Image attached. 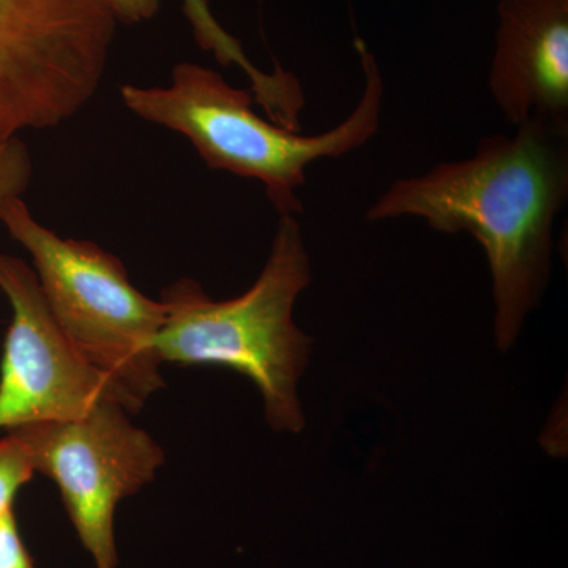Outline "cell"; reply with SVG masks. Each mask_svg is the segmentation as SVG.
<instances>
[{"label":"cell","mask_w":568,"mask_h":568,"mask_svg":"<svg viewBox=\"0 0 568 568\" xmlns=\"http://www.w3.org/2000/svg\"><path fill=\"white\" fill-rule=\"evenodd\" d=\"M103 0H0V142L80 114L118 32Z\"/></svg>","instance_id":"obj_5"},{"label":"cell","mask_w":568,"mask_h":568,"mask_svg":"<svg viewBox=\"0 0 568 568\" xmlns=\"http://www.w3.org/2000/svg\"><path fill=\"white\" fill-rule=\"evenodd\" d=\"M0 291L11 306L0 364V429L81 416L104 402L121 403L130 413L141 409L71 345L36 272L20 257L0 254Z\"/></svg>","instance_id":"obj_7"},{"label":"cell","mask_w":568,"mask_h":568,"mask_svg":"<svg viewBox=\"0 0 568 568\" xmlns=\"http://www.w3.org/2000/svg\"><path fill=\"white\" fill-rule=\"evenodd\" d=\"M489 134L476 153L398 179L366 211L369 222L417 216L437 233H469L493 278L497 347L514 346L549 275L552 226L568 201V123L530 115Z\"/></svg>","instance_id":"obj_1"},{"label":"cell","mask_w":568,"mask_h":568,"mask_svg":"<svg viewBox=\"0 0 568 568\" xmlns=\"http://www.w3.org/2000/svg\"><path fill=\"white\" fill-rule=\"evenodd\" d=\"M36 474L28 447L17 436L7 433L0 439V517L13 511L18 491Z\"/></svg>","instance_id":"obj_10"},{"label":"cell","mask_w":568,"mask_h":568,"mask_svg":"<svg viewBox=\"0 0 568 568\" xmlns=\"http://www.w3.org/2000/svg\"><path fill=\"white\" fill-rule=\"evenodd\" d=\"M355 51L365 74L364 93L345 122L315 136L264 121L252 110V91L233 88L215 70L192 62L178 63L166 88L123 85L122 102L138 118L183 134L209 168L263 183L280 215H297L306 168L362 148L379 130L383 74L358 37Z\"/></svg>","instance_id":"obj_3"},{"label":"cell","mask_w":568,"mask_h":568,"mask_svg":"<svg viewBox=\"0 0 568 568\" xmlns=\"http://www.w3.org/2000/svg\"><path fill=\"white\" fill-rule=\"evenodd\" d=\"M0 568H36L22 541L14 511L0 517Z\"/></svg>","instance_id":"obj_12"},{"label":"cell","mask_w":568,"mask_h":568,"mask_svg":"<svg viewBox=\"0 0 568 568\" xmlns=\"http://www.w3.org/2000/svg\"><path fill=\"white\" fill-rule=\"evenodd\" d=\"M183 13L192 26L194 40L203 51L212 52L222 65H237L245 71L254 92H264L271 85V74L257 69L237 40L224 31L213 17L209 0H182Z\"/></svg>","instance_id":"obj_9"},{"label":"cell","mask_w":568,"mask_h":568,"mask_svg":"<svg viewBox=\"0 0 568 568\" xmlns=\"http://www.w3.org/2000/svg\"><path fill=\"white\" fill-rule=\"evenodd\" d=\"M129 413L121 403L104 402L81 416L7 432L28 447L36 473L58 485L97 568L118 567L115 508L155 480L164 463L163 448Z\"/></svg>","instance_id":"obj_6"},{"label":"cell","mask_w":568,"mask_h":568,"mask_svg":"<svg viewBox=\"0 0 568 568\" xmlns=\"http://www.w3.org/2000/svg\"><path fill=\"white\" fill-rule=\"evenodd\" d=\"M0 223L32 257L41 294L71 345L144 405L163 387L155 347L163 302L134 287L114 254L37 222L22 197L3 209Z\"/></svg>","instance_id":"obj_4"},{"label":"cell","mask_w":568,"mask_h":568,"mask_svg":"<svg viewBox=\"0 0 568 568\" xmlns=\"http://www.w3.org/2000/svg\"><path fill=\"white\" fill-rule=\"evenodd\" d=\"M32 179V160L20 138L0 142V215L11 201L28 192Z\"/></svg>","instance_id":"obj_11"},{"label":"cell","mask_w":568,"mask_h":568,"mask_svg":"<svg viewBox=\"0 0 568 568\" xmlns=\"http://www.w3.org/2000/svg\"><path fill=\"white\" fill-rule=\"evenodd\" d=\"M118 22L140 24L152 20L162 7V0H103Z\"/></svg>","instance_id":"obj_13"},{"label":"cell","mask_w":568,"mask_h":568,"mask_svg":"<svg viewBox=\"0 0 568 568\" xmlns=\"http://www.w3.org/2000/svg\"><path fill=\"white\" fill-rule=\"evenodd\" d=\"M312 282V265L295 215H280L271 254L246 293L213 301L193 280L163 291L166 320L155 347L162 364L220 366L252 379L275 432L301 433L297 384L308 364V338L293 312Z\"/></svg>","instance_id":"obj_2"},{"label":"cell","mask_w":568,"mask_h":568,"mask_svg":"<svg viewBox=\"0 0 568 568\" xmlns=\"http://www.w3.org/2000/svg\"><path fill=\"white\" fill-rule=\"evenodd\" d=\"M488 84L514 126L568 123V0H499Z\"/></svg>","instance_id":"obj_8"}]
</instances>
